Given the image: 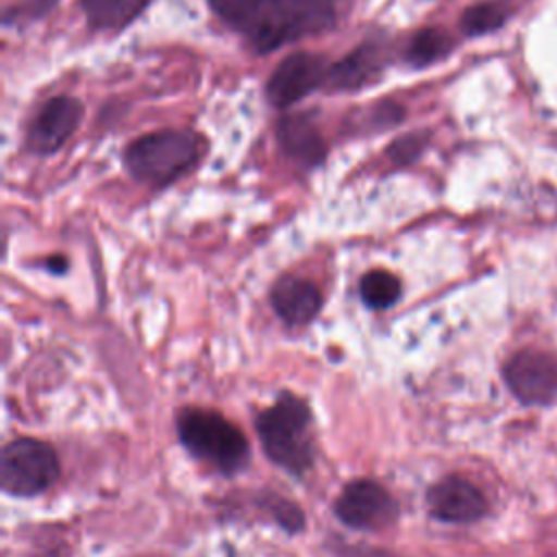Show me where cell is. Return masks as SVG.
<instances>
[{
    "label": "cell",
    "mask_w": 557,
    "mask_h": 557,
    "mask_svg": "<svg viewBox=\"0 0 557 557\" xmlns=\"http://www.w3.org/2000/svg\"><path fill=\"white\" fill-rule=\"evenodd\" d=\"M211 9L259 52L331 28L337 0H209Z\"/></svg>",
    "instance_id": "obj_1"
},
{
    "label": "cell",
    "mask_w": 557,
    "mask_h": 557,
    "mask_svg": "<svg viewBox=\"0 0 557 557\" xmlns=\"http://www.w3.org/2000/svg\"><path fill=\"white\" fill-rule=\"evenodd\" d=\"M309 426V405L294 394H281V398L257 418L265 455L292 474H302L313 463Z\"/></svg>",
    "instance_id": "obj_2"
},
{
    "label": "cell",
    "mask_w": 557,
    "mask_h": 557,
    "mask_svg": "<svg viewBox=\"0 0 557 557\" xmlns=\"http://www.w3.org/2000/svg\"><path fill=\"white\" fill-rule=\"evenodd\" d=\"M202 154V139L191 131H157L131 141L124 152L128 172L146 185L163 187L187 174Z\"/></svg>",
    "instance_id": "obj_3"
},
{
    "label": "cell",
    "mask_w": 557,
    "mask_h": 557,
    "mask_svg": "<svg viewBox=\"0 0 557 557\" xmlns=\"http://www.w3.org/2000/svg\"><path fill=\"white\" fill-rule=\"evenodd\" d=\"M176 431L194 457L209 461L222 472H235L248 461L244 433L215 411L183 409L176 418Z\"/></svg>",
    "instance_id": "obj_4"
},
{
    "label": "cell",
    "mask_w": 557,
    "mask_h": 557,
    "mask_svg": "<svg viewBox=\"0 0 557 557\" xmlns=\"http://www.w3.org/2000/svg\"><path fill=\"white\" fill-rule=\"evenodd\" d=\"M59 476V459L52 446L33 437H17L2 448L0 483L11 496H35Z\"/></svg>",
    "instance_id": "obj_5"
},
{
    "label": "cell",
    "mask_w": 557,
    "mask_h": 557,
    "mask_svg": "<svg viewBox=\"0 0 557 557\" xmlns=\"http://www.w3.org/2000/svg\"><path fill=\"white\" fill-rule=\"evenodd\" d=\"M335 516L352 529H381L398 518L392 494L374 481L348 483L335 500Z\"/></svg>",
    "instance_id": "obj_6"
},
{
    "label": "cell",
    "mask_w": 557,
    "mask_h": 557,
    "mask_svg": "<svg viewBox=\"0 0 557 557\" xmlns=\"http://www.w3.org/2000/svg\"><path fill=\"white\" fill-rule=\"evenodd\" d=\"M509 389L529 405H542L557 398V357L544 350H520L505 363Z\"/></svg>",
    "instance_id": "obj_7"
},
{
    "label": "cell",
    "mask_w": 557,
    "mask_h": 557,
    "mask_svg": "<svg viewBox=\"0 0 557 557\" xmlns=\"http://www.w3.org/2000/svg\"><path fill=\"white\" fill-rule=\"evenodd\" d=\"M326 76H329V67L322 54L307 52V50L294 52L285 57L272 72L265 85L268 100L278 109L292 107L294 102L302 100L309 91L326 83Z\"/></svg>",
    "instance_id": "obj_8"
},
{
    "label": "cell",
    "mask_w": 557,
    "mask_h": 557,
    "mask_svg": "<svg viewBox=\"0 0 557 557\" xmlns=\"http://www.w3.org/2000/svg\"><path fill=\"white\" fill-rule=\"evenodd\" d=\"M83 117V104L72 96L50 98L28 128V148L37 154L57 152L76 131Z\"/></svg>",
    "instance_id": "obj_9"
},
{
    "label": "cell",
    "mask_w": 557,
    "mask_h": 557,
    "mask_svg": "<svg viewBox=\"0 0 557 557\" xmlns=\"http://www.w3.org/2000/svg\"><path fill=\"white\" fill-rule=\"evenodd\" d=\"M426 505L444 522H472L487 509L483 492L461 476H446L433 483L426 492Z\"/></svg>",
    "instance_id": "obj_10"
},
{
    "label": "cell",
    "mask_w": 557,
    "mask_h": 557,
    "mask_svg": "<svg viewBox=\"0 0 557 557\" xmlns=\"http://www.w3.org/2000/svg\"><path fill=\"white\" fill-rule=\"evenodd\" d=\"M270 302L283 322L300 326L311 322L320 313L322 294L315 283L302 276L287 274L274 283L270 292Z\"/></svg>",
    "instance_id": "obj_11"
},
{
    "label": "cell",
    "mask_w": 557,
    "mask_h": 557,
    "mask_svg": "<svg viewBox=\"0 0 557 557\" xmlns=\"http://www.w3.org/2000/svg\"><path fill=\"white\" fill-rule=\"evenodd\" d=\"M385 70V54L379 44H361L329 67L326 85L337 91H355L374 83Z\"/></svg>",
    "instance_id": "obj_12"
},
{
    "label": "cell",
    "mask_w": 557,
    "mask_h": 557,
    "mask_svg": "<svg viewBox=\"0 0 557 557\" xmlns=\"http://www.w3.org/2000/svg\"><path fill=\"white\" fill-rule=\"evenodd\" d=\"M276 137L287 157L302 168H315L326 157L324 137L309 113L285 115L278 122Z\"/></svg>",
    "instance_id": "obj_13"
},
{
    "label": "cell",
    "mask_w": 557,
    "mask_h": 557,
    "mask_svg": "<svg viewBox=\"0 0 557 557\" xmlns=\"http://www.w3.org/2000/svg\"><path fill=\"white\" fill-rule=\"evenodd\" d=\"M146 4L148 0H81L89 26L100 30L126 26L146 9Z\"/></svg>",
    "instance_id": "obj_14"
},
{
    "label": "cell",
    "mask_w": 557,
    "mask_h": 557,
    "mask_svg": "<svg viewBox=\"0 0 557 557\" xmlns=\"http://www.w3.org/2000/svg\"><path fill=\"white\" fill-rule=\"evenodd\" d=\"M450 48H453V39L446 30L426 26L411 35V39L407 41V48H405V59L411 65L424 67V65H431V63L444 59L450 52Z\"/></svg>",
    "instance_id": "obj_15"
},
{
    "label": "cell",
    "mask_w": 557,
    "mask_h": 557,
    "mask_svg": "<svg viewBox=\"0 0 557 557\" xmlns=\"http://www.w3.org/2000/svg\"><path fill=\"white\" fill-rule=\"evenodd\" d=\"M359 294L370 309H387L400 298V281L387 270H372L361 276Z\"/></svg>",
    "instance_id": "obj_16"
},
{
    "label": "cell",
    "mask_w": 557,
    "mask_h": 557,
    "mask_svg": "<svg viewBox=\"0 0 557 557\" xmlns=\"http://www.w3.org/2000/svg\"><path fill=\"white\" fill-rule=\"evenodd\" d=\"M509 11L507 4L500 0H487L472 4L461 15V28L466 35H485L490 30H496L507 20Z\"/></svg>",
    "instance_id": "obj_17"
},
{
    "label": "cell",
    "mask_w": 557,
    "mask_h": 557,
    "mask_svg": "<svg viewBox=\"0 0 557 557\" xmlns=\"http://www.w3.org/2000/svg\"><path fill=\"white\" fill-rule=\"evenodd\" d=\"M424 144H426V135H420V133L403 135L389 144L387 154L394 163L405 165V163H411L416 157H420V152L424 150Z\"/></svg>",
    "instance_id": "obj_18"
},
{
    "label": "cell",
    "mask_w": 557,
    "mask_h": 557,
    "mask_svg": "<svg viewBox=\"0 0 557 557\" xmlns=\"http://www.w3.org/2000/svg\"><path fill=\"white\" fill-rule=\"evenodd\" d=\"M57 2H59V0H17V4L7 11V17H4V20H9L11 15H15V17H26V20H33V17L37 20V17L46 15Z\"/></svg>",
    "instance_id": "obj_19"
},
{
    "label": "cell",
    "mask_w": 557,
    "mask_h": 557,
    "mask_svg": "<svg viewBox=\"0 0 557 557\" xmlns=\"http://www.w3.org/2000/svg\"><path fill=\"white\" fill-rule=\"evenodd\" d=\"M46 265H48V270H50V272L61 274V272H65L67 261H65L63 257H52V259H48V261H46Z\"/></svg>",
    "instance_id": "obj_20"
}]
</instances>
